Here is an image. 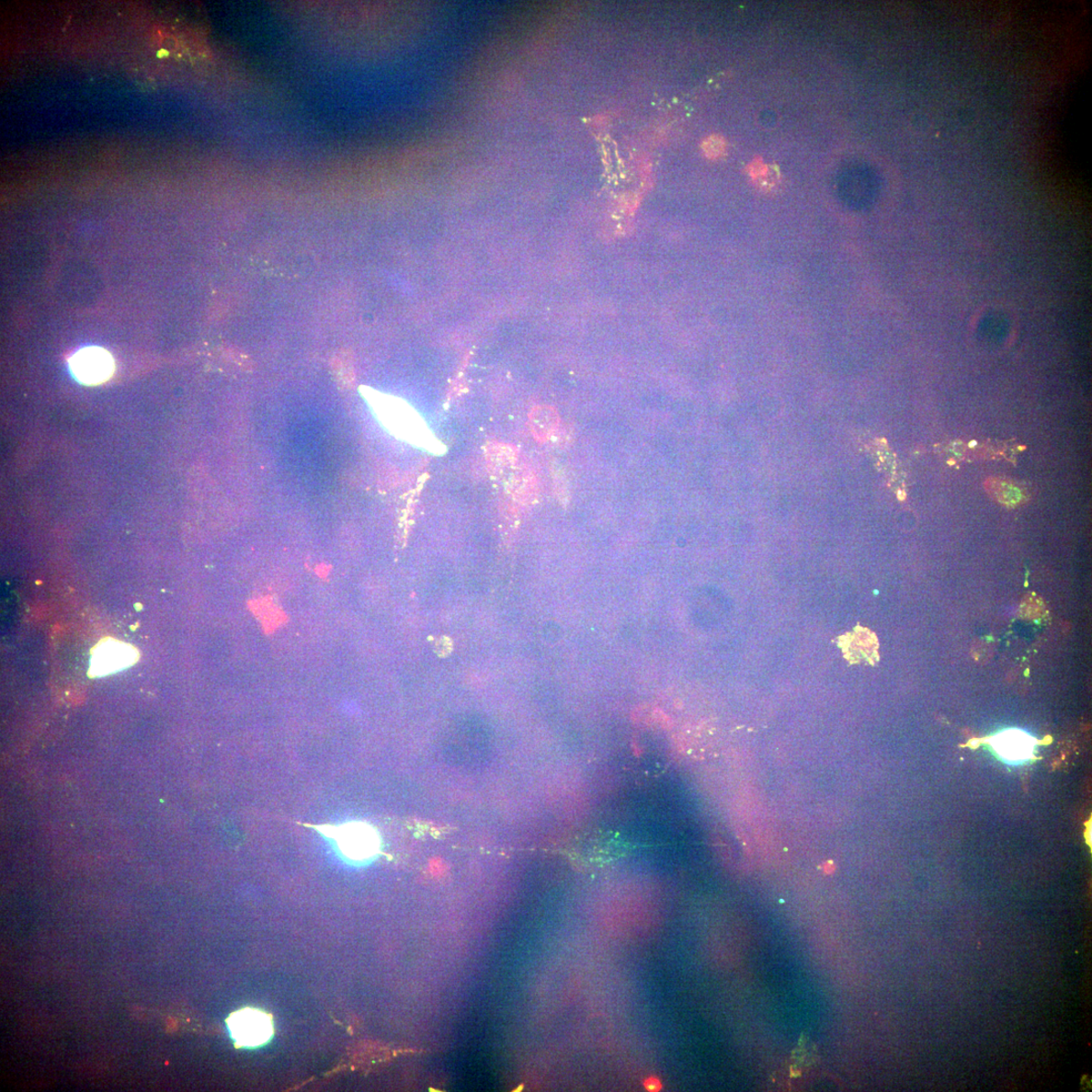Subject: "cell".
I'll return each mask as SVG.
<instances>
[{
  "mask_svg": "<svg viewBox=\"0 0 1092 1092\" xmlns=\"http://www.w3.org/2000/svg\"><path fill=\"white\" fill-rule=\"evenodd\" d=\"M324 834L336 839L340 851L352 859H367L379 852L380 837L372 826L363 823H349L322 828Z\"/></svg>",
  "mask_w": 1092,
  "mask_h": 1092,
  "instance_id": "obj_1",
  "label": "cell"
},
{
  "mask_svg": "<svg viewBox=\"0 0 1092 1092\" xmlns=\"http://www.w3.org/2000/svg\"><path fill=\"white\" fill-rule=\"evenodd\" d=\"M231 1036L240 1047H259L273 1035L271 1018L256 1008H243L227 1019Z\"/></svg>",
  "mask_w": 1092,
  "mask_h": 1092,
  "instance_id": "obj_2",
  "label": "cell"
},
{
  "mask_svg": "<svg viewBox=\"0 0 1092 1092\" xmlns=\"http://www.w3.org/2000/svg\"><path fill=\"white\" fill-rule=\"evenodd\" d=\"M140 659L135 646L114 639L100 641L91 651L88 675L91 677L115 674L134 665Z\"/></svg>",
  "mask_w": 1092,
  "mask_h": 1092,
  "instance_id": "obj_3",
  "label": "cell"
},
{
  "mask_svg": "<svg viewBox=\"0 0 1092 1092\" xmlns=\"http://www.w3.org/2000/svg\"><path fill=\"white\" fill-rule=\"evenodd\" d=\"M74 378L86 386H97L113 376L115 361L104 348L91 347L78 350L69 359Z\"/></svg>",
  "mask_w": 1092,
  "mask_h": 1092,
  "instance_id": "obj_4",
  "label": "cell"
},
{
  "mask_svg": "<svg viewBox=\"0 0 1092 1092\" xmlns=\"http://www.w3.org/2000/svg\"><path fill=\"white\" fill-rule=\"evenodd\" d=\"M993 746L995 752L1009 762H1023L1035 758L1034 751L1041 742L1018 730H1008L980 741Z\"/></svg>",
  "mask_w": 1092,
  "mask_h": 1092,
  "instance_id": "obj_5",
  "label": "cell"
},
{
  "mask_svg": "<svg viewBox=\"0 0 1092 1092\" xmlns=\"http://www.w3.org/2000/svg\"><path fill=\"white\" fill-rule=\"evenodd\" d=\"M984 489L995 502L1007 508H1017L1033 497V492L1024 483L1008 478H989Z\"/></svg>",
  "mask_w": 1092,
  "mask_h": 1092,
  "instance_id": "obj_6",
  "label": "cell"
},
{
  "mask_svg": "<svg viewBox=\"0 0 1092 1092\" xmlns=\"http://www.w3.org/2000/svg\"><path fill=\"white\" fill-rule=\"evenodd\" d=\"M485 461L492 478L506 480L521 462L520 452L512 444L493 441L485 447Z\"/></svg>",
  "mask_w": 1092,
  "mask_h": 1092,
  "instance_id": "obj_7",
  "label": "cell"
},
{
  "mask_svg": "<svg viewBox=\"0 0 1092 1092\" xmlns=\"http://www.w3.org/2000/svg\"><path fill=\"white\" fill-rule=\"evenodd\" d=\"M505 481L513 502L526 506L538 499V479L528 464L520 462Z\"/></svg>",
  "mask_w": 1092,
  "mask_h": 1092,
  "instance_id": "obj_8",
  "label": "cell"
},
{
  "mask_svg": "<svg viewBox=\"0 0 1092 1092\" xmlns=\"http://www.w3.org/2000/svg\"><path fill=\"white\" fill-rule=\"evenodd\" d=\"M529 427L536 441L545 443L550 441L561 427L558 410L550 404H539L529 414Z\"/></svg>",
  "mask_w": 1092,
  "mask_h": 1092,
  "instance_id": "obj_9",
  "label": "cell"
},
{
  "mask_svg": "<svg viewBox=\"0 0 1092 1092\" xmlns=\"http://www.w3.org/2000/svg\"><path fill=\"white\" fill-rule=\"evenodd\" d=\"M1010 331V321L1004 313L989 312L980 320L977 334L980 338L988 341H1001L1006 339Z\"/></svg>",
  "mask_w": 1092,
  "mask_h": 1092,
  "instance_id": "obj_10",
  "label": "cell"
},
{
  "mask_svg": "<svg viewBox=\"0 0 1092 1092\" xmlns=\"http://www.w3.org/2000/svg\"><path fill=\"white\" fill-rule=\"evenodd\" d=\"M845 647L847 649V654L851 655L854 660L856 657L859 660L868 659L871 654H875L877 650V643L875 637L867 631H856L846 640Z\"/></svg>",
  "mask_w": 1092,
  "mask_h": 1092,
  "instance_id": "obj_11",
  "label": "cell"
},
{
  "mask_svg": "<svg viewBox=\"0 0 1092 1092\" xmlns=\"http://www.w3.org/2000/svg\"><path fill=\"white\" fill-rule=\"evenodd\" d=\"M726 148L725 141L722 137L713 135L706 138L702 143V150L707 158L716 159L723 155Z\"/></svg>",
  "mask_w": 1092,
  "mask_h": 1092,
  "instance_id": "obj_12",
  "label": "cell"
}]
</instances>
